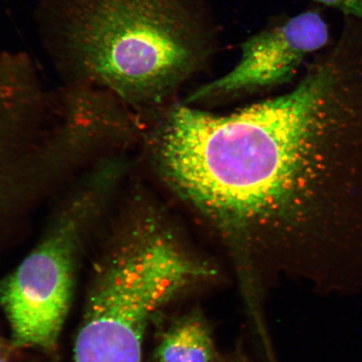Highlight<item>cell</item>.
I'll return each instance as SVG.
<instances>
[{
    "label": "cell",
    "mask_w": 362,
    "mask_h": 362,
    "mask_svg": "<svg viewBox=\"0 0 362 362\" xmlns=\"http://www.w3.org/2000/svg\"><path fill=\"white\" fill-rule=\"evenodd\" d=\"M327 23L318 13L307 11L249 37L232 70L203 84L185 104L235 97L277 87L291 81L309 54L328 43Z\"/></svg>",
    "instance_id": "obj_5"
},
{
    "label": "cell",
    "mask_w": 362,
    "mask_h": 362,
    "mask_svg": "<svg viewBox=\"0 0 362 362\" xmlns=\"http://www.w3.org/2000/svg\"><path fill=\"white\" fill-rule=\"evenodd\" d=\"M6 359V347L0 339V360Z\"/></svg>",
    "instance_id": "obj_8"
},
{
    "label": "cell",
    "mask_w": 362,
    "mask_h": 362,
    "mask_svg": "<svg viewBox=\"0 0 362 362\" xmlns=\"http://www.w3.org/2000/svg\"><path fill=\"white\" fill-rule=\"evenodd\" d=\"M100 238L74 362H141L149 320L215 270L188 255L153 212H117Z\"/></svg>",
    "instance_id": "obj_3"
},
{
    "label": "cell",
    "mask_w": 362,
    "mask_h": 362,
    "mask_svg": "<svg viewBox=\"0 0 362 362\" xmlns=\"http://www.w3.org/2000/svg\"><path fill=\"white\" fill-rule=\"evenodd\" d=\"M214 356L211 330L197 312L172 324L157 350L160 362H211Z\"/></svg>",
    "instance_id": "obj_6"
},
{
    "label": "cell",
    "mask_w": 362,
    "mask_h": 362,
    "mask_svg": "<svg viewBox=\"0 0 362 362\" xmlns=\"http://www.w3.org/2000/svg\"><path fill=\"white\" fill-rule=\"evenodd\" d=\"M39 42L64 84L156 107L205 69L216 48L205 0H39Z\"/></svg>",
    "instance_id": "obj_2"
},
{
    "label": "cell",
    "mask_w": 362,
    "mask_h": 362,
    "mask_svg": "<svg viewBox=\"0 0 362 362\" xmlns=\"http://www.w3.org/2000/svg\"><path fill=\"white\" fill-rule=\"evenodd\" d=\"M332 76L228 115L180 104L148 134L162 181L214 230L243 269L296 241L308 214L315 146Z\"/></svg>",
    "instance_id": "obj_1"
},
{
    "label": "cell",
    "mask_w": 362,
    "mask_h": 362,
    "mask_svg": "<svg viewBox=\"0 0 362 362\" xmlns=\"http://www.w3.org/2000/svg\"><path fill=\"white\" fill-rule=\"evenodd\" d=\"M123 185L119 170L108 163L81 172L63 189L33 251L0 282V308L13 347L56 346L81 257L101 236Z\"/></svg>",
    "instance_id": "obj_4"
},
{
    "label": "cell",
    "mask_w": 362,
    "mask_h": 362,
    "mask_svg": "<svg viewBox=\"0 0 362 362\" xmlns=\"http://www.w3.org/2000/svg\"><path fill=\"white\" fill-rule=\"evenodd\" d=\"M315 1L336 8L347 16L362 19V0H315Z\"/></svg>",
    "instance_id": "obj_7"
},
{
    "label": "cell",
    "mask_w": 362,
    "mask_h": 362,
    "mask_svg": "<svg viewBox=\"0 0 362 362\" xmlns=\"http://www.w3.org/2000/svg\"><path fill=\"white\" fill-rule=\"evenodd\" d=\"M0 362H8L6 359L0 360Z\"/></svg>",
    "instance_id": "obj_9"
}]
</instances>
